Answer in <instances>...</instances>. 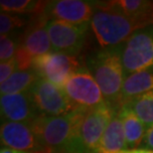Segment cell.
<instances>
[{
	"label": "cell",
	"instance_id": "44dd1931",
	"mask_svg": "<svg viewBox=\"0 0 153 153\" xmlns=\"http://www.w3.org/2000/svg\"><path fill=\"white\" fill-rule=\"evenodd\" d=\"M36 16H26L2 12L0 13V35H19L21 30H26Z\"/></svg>",
	"mask_w": 153,
	"mask_h": 153
},
{
	"label": "cell",
	"instance_id": "603a6c76",
	"mask_svg": "<svg viewBox=\"0 0 153 153\" xmlns=\"http://www.w3.org/2000/svg\"><path fill=\"white\" fill-rule=\"evenodd\" d=\"M17 71L18 65L15 58L0 63V84H3L5 81H7Z\"/></svg>",
	"mask_w": 153,
	"mask_h": 153
},
{
	"label": "cell",
	"instance_id": "ac0fdd59",
	"mask_svg": "<svg viewBox=\"0 0 153 153\" xmlns=\"http://www.w3.org/2000/svg\"><path fill=\"white\" fill-rule=\"evenodd\" d=\"M39 79V76L32 69L27 71L18 70L7 81L0 84V94L3 96L29 91Z\"/></svg>",
	"mask_w": 153,
	"mask_h": 153
},
{
	"label": "cell",
	"instance_id": "9c48e42d",
	"mask_svg": "<svg viewBox=\"0 0 153 153\" xmlns=\"http://www.w3.org/2000/svg\"><path fill=\"white\" fill-rule=\"evenodd\" d=\"M82 65L79 57L52 52L34 59L32 70L40 79H47L63 88L67 81Z\"/></svg>",
	"mask_w": 153,
	"mask_h": 153
},
{
	"label": "cell",
	"instance_id": "52a82bcc",
	"mask_svg": "<svg viewBox=\"0 0 153 153\" xmlns=\"http://www.w3.org/2000/svg\"><path fill=\"white\" fill-rule=\"evenodd\" d=\"M63 90L76 108L93 109L106 102L99 85L84 63L67 81Z\"/></svg>",
	"mask_w": 153,
	"mask_h": 153
},
{
	"label": "cell",
	"instance_id": "8992f818",
	"mask_svg": "<svg viewBox=\"0 0 153 153\" xmlns=\"http://www.w3.org/2000/svg\"><path fill=\"white\" fill-rule=\"evenodd\" d=\"M53 52L79 57L87 44L91 33L90 24L74 25L56 20L46 23Z\"/></svg>",
	"mask_w": 153,
	"mask_h": 153
},
{
	"label": "cell",
	"instance_id": "7a4b0ae2",
	"mask_svg": "<svg viewBox=\"0 0 153 153\" xmlns=\"http://www.w3.org/2000/svg\"><path fill=\"white\" fill-rule=\"evenodd\" d=\"M122 45L109 48H96L85 57L84 64L96 79L105 102L115 108L124 81L121 61Z\"/></svg>",
	"mask_w": 153,
	"mask_h": 153
},
{
	"label": "cell",
	"instance_id": "8fae6325",
	"mask_svg": "<svg viewBox=\"0 0 153 153\" xmlns=\"http://www.w3.org/2000/svg\"><path fill=\"white\" fill-rule=\"evenodd\" d=\"M97 1L53 0L47 1L42 14L46 21L56 20L74 25L90 24L96 11Z\"/></svg>",
	"mask_w": 153,
	"mask_h": 153
},
{
	"label": "cell",
	"instance_id": "3957f363",
	"mask_svg": "<svg viewBox=\"0 0 153 153\" xmlns=\"http://www.w3.org/2000/svg\"><path fill=\"white\" fill-rule=\"evenodd\" d=\"M90 28L97 48H109L122 45L142 26L122 13L111 1H97Z\"/></svg>",
	"mask_w": 153,
	"mask_h": 153
},
{
	"label": "cell",
	"instance_id": "9a60e30c",
	"mask_svg": "<svg viewBox=\"0 0 153 153\" xmlns=\"http://www.w3.org/2000/svg\"><path fill=\"white\" fill-rule=\"evenodd\" d=\"M125 149H127V145L123 124L116 111L103 133L96 153H118Z\"/></svg>",
	"mask_w": 153,
	"mask_h": 153
},
{
	"label": "cell",
	"instance_id": "d4e9b609",
	"mask_svg": "<svg viewBox=\"0 0 153 153\" xmlns=\"http://www.w3.org/2000/svg\"><path fill=\"white\" fill-rule=\"evenodd\" d=\"M118 153H153V150L150 149H146V148H134V149H125Z\"/></svg>",
	"mask_w": 153,
	"mask_h": 153
},
{
	"label": "cell",
	"instance_id": "e0dca14e",
	"mask_svg": "<svg viewBox=\"0 0 153 153\" xmlns=\"http://www.w3.org/2000/svg\"><path fill=\"white\" fill-rule=\"evenodd\" d=\"M117 114L123 124L127 149L138 148L147 130L146 125L135 114L123 106L117 108Z\"/></svg>",
	"mask_w": 153,
	"mask_h": 153
},
{
	"label": "cell",
	"instance_id": "6da1fadb",
	"mask_svg": "<svg viewBox=\"0 0 153 153\" xmlns=\"http://www.w3.org/2000/svg\"><path fill=\"white\" fill-rule=\"evenodd\" d=\"M90 109L78 108L60 116H39L32 122L46 153H82L79 131Z\"/></svg>",
	"mask_w": 153,
	"mask_h": 153
},
{
	"label": "cell",
	"instance_id": "277c9868",
	"mask_svg": "<svg viewBox=\"0 0 153 153\" xmlns=\"http://www.w3.org/2000/svg\"><path fill=\"white\" fill-rule=\"evenodd\" d=\"M121 61L124 78L153 67V24L137 29L122 44Z\"/></svg>",
	"mask_w": 153,
	"mask_h": 153
},
{
	"label": "cell",
	"instance_id": "cb8c5ba5",
	"mask_svg": "<svg viewBox=\"0 0 153 153\" xmlns=\"http://www.w3.org/2000/svg\"><path fill=\"white\" fill-rule=\"evenodd\" d=\"M139 147L153 150V125L147 128L146 133H145L144 137H143L142 142Z\"/></svg>",
	"mask_w": 153,
	"mask_h": 153
},
{
	"label": "cell",
	"instance_id": "d6986e66",
	"mask_svg": "<svg viewBox=\"0 0 153 153\" xmlns=\"http://www.w3.org/2000/svg\"><path fill=\"white\" fill-rule=\"evenodd\" d=\"M47 1L35 0H1L0 8L2 12L26 15V16H41L44 12Z\"/></svg>",
	"mask_w": 153,
	"mask_h": 153
},
{
	"label": "cell",
	"instance_id": "7c38bea8",
	"mask_svg": "<svg viewBox=\"0 0 153 153\" xmlns=\"http://www.w3.org/2000/svg\"><path fill=\"white\" fill-rule=\"evenodd\" d=\"M0 142L2 147L30 153H46L32 122H1Z\"/></svg>",
	"mask_w": 153,
	"mask_h": 153
},
{
	"label": "cell",
	"instance_id": "ffe728a7",
	"mask_svg": "<svg viewBox=\"0 0 153 153\" xmlns=\"http://www.w3.org/2000/svg\"><path fill=\"white\" fill-rule=\"evenodd\" d=\"M120 106L135 114L147 128L153 125V91L137 97Z\"/></svg>",
	"mask_w": 153,
	"mask_h": 153
},
{
	"label": "cell",
	"instance_id": "484cf974",
	"mask_svg": "<svg viewBox=\"0 0 153 153\" xmlns=\"http://www.w3.org/2000/svg\"><path fill=\"white\" fill-rule=\"evenodd\" d=\"M0 153H30V152L20 151V150H16V149H11V148H8V147H2L1 146Z\"/></svg>",
	"mask_w": 153,
	"mask_h": 153
},
{
	"label": "cell",
	"instance_id": "5b68a950",
	"mask_svg": "<svg viewBox=\"0 0 153 153\" xmlns=\"http://www.w3.org/2000/svg\"><path fill=\"white\" fill-rule=\"evenodd\" d=\"M46 23L47 21L42 15L36 16L21 35L15 56L18 70L20 71L31 70L34 59L53 52Z\"/></svg>",
	"mask_w": 153,
	"mask_h": 153
},
{
	"label": "cell",
	"instance_id": "4fadbf2b",
	"mask_svg": "<svg viewBox=\"0 0 153 153\" xmlns=\"http://www.w3.org/2000/svg\"><path fill=\"white\" fill-rule=\"evenodd\" d=\"M1 122H26L31 123L39 117L30 91L3 94L0 97Z\"/></svg>",
	"mask_w": 153,
	"mask_h": 153
},
{
	"label": "cell",
	"instance_id": "5bb4252c",
	"mask_svg": "<svg viewBox=\"0 0 153 153\" xmlns=\"http://www.w3.org/2000/svg\"><path fill=\"white\" fill-rule=\"evenodd\" d=\"M150 91H153V67L125 76L122 85L119 106Z\"/></svg>",
	"mask_w": 153,
	"mask_h": 153
},
{
	"label": "cell",
	"instance_id": "ba28073f",
	"mask_svg": "<svg viewBox=\"0 0 153 153\" xmlns=\"http://www.w3.org/2000/svg\"><path fill=\"white\" fill-rule=\"evenodd\" d=\"M29 91L40 116H60L78 108L62 88L47 79H39Z\"/></svg>",
	"mask_w": 153,
	"mask_h": 153
},
{
	"label": "cell",
	"instance_id": "2e32d148",
	"mask_svg": "<svg viewBox=\"0 0 153 153\" xmlns=\"http://www.w3.org/2000/svg\"><path fill=\"white\" fill-rule=\"evenodd\" d=\"M116 8L127 17L145 27L153 24V1L147 0H114Z\"/></svg>",
	"mask_w": 153,
	"mask_h": 153
},
{
	"label": "cell",
	"instance_id": "7402d4cb",
	"mask_svg": "<svg viewBox=\"0 0 153 153\" xmlns=\"http://www.w3.org/2000/svg\"><path fill=\"white\" fill-rule=\"evenodd\" d=\"M20 37L19 35H0V62L15 58Z\"/></svg>",
	"mask_w": 153,
	"mask_h": 153
},
{
	"label": "cell",
	"instance_id": "30bf717a",
	"mask_svg": "<svg viewBox=\"0 0 153 153\" xmlns=\"http://www.w3.org/2000/svg\"><path fill=\"white\" fill-rule=\"evenodd\" d=\"M117 108L108 102L90 109L82 119L79 131L82 153H96L102 137Z\"/></svg>",
	"mask_w": 153,
	"mask_h": 153
}]
</instances>
